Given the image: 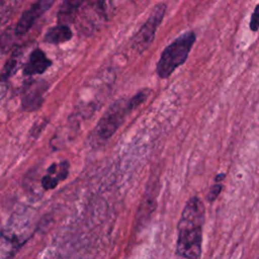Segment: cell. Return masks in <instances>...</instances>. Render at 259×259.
<instances>
[{
    "instance_id": "6da1fadb",
    "label": "cell",
    "mask_w": 259,
    "mask_h": 259,
    "mask_svg": "<svg viewBox=\"0 0 259 259\" xmlns=\"http://www.w3.org/2000/svg\"><path fill=\"white\" fill-rule=\"evenodd\" d=\"M205 207L197 197H190L181 212L178 222L176 254L184 259H199L202 251V228Z\"/></svg>"
},
{
    "instance_id": "7a4b0ae2",
    "label": "cell",
    "mask_w": 259,
    "mask_h": 259,
    "mask_svg": "<svg viewBox=\"0 0 259 259\" xmlns=\"http://www.w3.org/2000/svg\"><path fill=\"white\" fill-rule=\"evenodd\" d=\"M33 228L27 211L13 213L0 232V259H9L17 253L32 235Z\"/></svg>"
},
{
    "instance_id": "3957f363",
    "label": "cell",
    "mask_w": 259,
    "mask_h": 259,
    "mask_svg": "<svg viewBox=\"0 0 259 259\" xmlns=\"http://www.w3.org/2000/svg\"><path fill=\"white\" fill-rule=\"evenodd\" d=\"M196 40L193 30L185 31L169 44L162 52L156 66V72L161 79H167L180 66H182Z\"/></svg>"
},
{
    "instance_id": "277c9868",
    "label": "cell",
    "mask_w": 259,
    "mask_h": 259,
    "mask_svg": "<svg viewBox=\"0 0 259 259\" xmlns=\"http://www.w3.org/2000/svg\"><path fill=\"white\" fill-rule=\"evenodd\" d=\"M130 111H132V108L128 100L118 99L114 101L97 123L95 130L97 137L102 141H106L111 138Z\"/></svg>"
},
{
    "instance_id": "5b68a950",
    "label": "cell",
    "mask_w": 259,
    "mask_h": 259,
    "mask_svg": "<svg viewBox=\"0 0 259 259\" xmlns=\"http://www.w3.org/2000/svg\"><path fill=\"white\" fill-rule=\"evenodd\" d=\"M166 12V4L159 3L152 10L146 22L142 25L133 39V47L139 53H143L153 42L156 31L161 24Z\"/></svg>"
},
{
    "instance_id": "8992f818",
    "label": "cell",
    "mask_w": 259,
    "mask_h": 259,
    "mask_svg": "<svg viewBox=\"0 0 259 259\" xmlns=\"http://www.w3.org/2000/svg\"><path fill=\"white\" fill-rule=\"evenodd\" d=\"M54 1L55 0H36L20 16L15 27V33L17 35L26 33L31 28L34 21L51 8Z\"/></svg>"
},
{
    "instance_id": "52a82bcc",
    "label": "cell",
    "mask_w": 259,
    "mask_h": 259,
    "mask_svg": "<svg viewBox=\"0 0 259 259\" xmlns=\"http://www.w3.org/2000/svg\"><path fill=\"white\" fill-rule=\"evenodd\" d=\"M47 89L46 82L33 81L26 85L22 93V107L25 110H35L44 102V92Z\"/></svg>"
},
{
    "instance_id": "ba28073f",
    "label": "cell",
    "mask_w": 259,
    "mask_h": 259,
    "mask_svg": "<svg viewBox=\"0 0 259 259\" xmlns=\"http://www.w3.org/2000/svg\"><path fill=\"white\" fill-rule=\"evenodd\" d=\"M52 61L40 49H34L28 58L27 63L23 68V74L26 76H33L45 73L51 66Z\"/></svg>"
},
{
    "instance_id": "9c48e42d",
    "label": "cell",
    "mask_w": 259,
    "mask_h": 259,
    "mask_svg": "<svg viewBox=\"0 0 259 259\" xmlns=\"http://www.w3.org/2000/svg\"><path fill=\"white\" fill-rule=\"evenodd\" d=\"M72 30L67 24H58L56 26L51 27L48 29L44 36V40L47 44L51 45H59L66 42L72 38Z\"/></svg>"
},
{
    "instance_id": "30bf717a",
    "label": "cell",
    "mask_w": 259,
    "mask_h": 259,
    "mask_svg": "<svg viewBox=\"0 0 259 259\" xmlns=\"http://www.w3.org/2000/svg\"><path fill=\"white\" fill-rule=\"evenodd\" d=\"M85 0H64L59 11V19L62 24L72 21Z\"/></svg>"
},
{
    "instance_id": "8fae6325",
    "label": "cell",
    "mask_w": 259,
    "mask_h": 259,
    "mask_svg": "<svg viewBox=\"0 0 259 259\" xmlns=\"http://www.w3.org/2000/svg\"><path fill=\"white\" fill-rule=\"evenodd\" d=\"M151 90L149 89H143L141 91H139L135 96H133L131 99H128L130 102V106L132 108V110H134L136 107H138L140 104H142L150 95Z\"/></svg>"
},
{
    "instance_id": "7c38bea8",
    "label": "cell",
    "mask_w": 259,
    "mask_h": 259,
    "mask_svg": "<svg viewBox=\"0 0 259 259\" xmlns=\"http://www.w3.org/2000/svg\"><path fill=\"white\" fill-rule=\"evenodd\" d=\"M15 65H16V59L15 58H10L5 66L3 67V70H2V73H1V80H6L9 78V76L11 75L12 71L14 70L15 68Z\"/></svg>"
},
{
    "instance_id": "4fadbf2b",
    "label": "cell",
    "mask_w": 259,
    "mask_h": 259,
    "mask_svg": "<svg viewBox=\"0 0 259 259\" xmlns=\"http://www.w3.org/2000/svg\"><path fill=\"white\" fill-rule=\"evenodd\" d=\"M249 27H250L251 31H253V32H256L259 30V3L256 5V7L251 15Z\"/></svg>"
},
{
    "instance_id": "5bb4252c",
    "label": "cell",
    "mask_w": 259,
    "mask_h": 259,
    "mask_svg": "<svg viewBox=\"0 0 259 259\" xmlns=\"http://www.w3.org/2000/svg\"><path fill=\"white\" fill-rule=\"evenodd\" d=\"M222 189H223V185H222L221 183H214V184L210 187V189H209V192H208V194H207V200H208L209 202L215 200V199L218 198V196L220 195Z\"/></svg>"
},
{
    "instance_id": "9a60e30c",
    "label": "cell",
    "mask_w": 259,
    "mask_h": 259,
    "mask_svg": "<svg viewBox=\"0 0 259 259\" xmlns=\"http://www.w3.org/2000/svg\"><path fill=\"white\" fill-rule=\"evenodd\" d=\"M226 177V173H219L215 177H214V182L215 183H220L221 181H223Z\"/></svg>"
}]
</instances>
